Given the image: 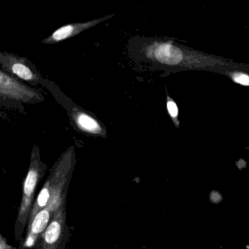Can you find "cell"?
I'll return each mask as SVG.
<instances>
[{
  "label": "cell",
  "instance_id": "5",
  "mask_svg": "<svg viewBox=\"0 0 249 249\" xmlns=\"http://www.w3.org/2000/svg\"><path fill=\"white\" fill-rule=\"evenodd\" d=\"M142 52L147 59L163 65H177L181 58V52L170 42H151L142 48Z\"/></svg>",
  "mask_w": 249,
  "mask_h": 249
},
{
  "label": "cell",
  "instance_id": "2",
  "mask_svg": "<svg viewBox=\"0 0 249 249\" xmlns=\"http://www.w3.org/2000/svg\"><path fill=\"white\" fill-rule=\"evenodd\" d=\"M73 166H70L64 172L47 206L40 211L31 222L29 223L24 247H31L34 246L40 234H43L47 228L55 213L65 204L66 193L65 192V187L68 183V178Z\"/></svg>",
  "mask_w": 249,
  "mask_h": 249
},
{
  "label": "cell",
  "instance_id": "9",
  "mask_svg": "<svg viewBox=\"0 0 249 249\" xmlns=\"http://www.w3.org/2000/svg\"><path fill=\"white\" fill-rule=\"evenodd\" d=\"M167 110L172 121L174 122L175 126L179 128L178 108L176 102L168 95L167 96Z\"/></svg>",
  "mask_w": 249,
  "mask_h": 249
},
{
  "label": "cell",
  "instance_id": "1",
  "mask_svg": "<svg viewBox=\"0 0 249 249\" xmlns=\"http://www.w3.org/2000/svg\"><path fill=\"white\" fill-rule=\"evenodd\" d=\"M46 166L42 162L39 148L35 145L32 152L31 161L28 173L24 180L22 199L18 210V217L15 224V234L17 240H19L23 231L30 218V213L33 207L36 188L40 178L43 176Z\"/></svg>",
  "mask_w": 249,
  "mask_h": 249
},
{
  "label": "cell",
  "instance_id": "3",
  "mask_svg": "<svg viewBox=\"0 0 249 249\" xmlns=\"http://www.w3.org/2000/svg\"><path fill=\"white\" fill-rule=\"evenodd\" d=\"M0 96L2 100H16L24 103H37L44 100L41 93L2 69L0 71Z\"/></svg>",
  "mask_w": 249,
  "mask_h": 249
},
{
  "label": "cell",
  "instance_id": "11",
  "mask_svg": "<svg viewBox=\"0 0 249 249\" xmlns=\"http://www.w3.org/2000/svg\"><path fill=\"white\" fill-rule=\"evenodd\" d=\"M0 249H17L16 248L9 246L7 243V240L1 235V240H0Z\"/></svg>",
  "mask_w": 249,
  "mask_h": 249
},
{
  "label": "cell",
  "instance_id": "10",
  "mask_svg": "<svg viewBox=\"0 0 249 249\" xmlns=\"http://www.w3.org/2000/svg\"><path fill=\"white\" fill-rule=\"evenodd\" d=\"M230 78L236 84L243 86H249V75L243 72H232L230 74Z\"/></svg>",
  "mask_w": 249,
  "mask_h": 249
},
{
  "label": "cell",
  "instance_id": "6",
  "mask_svg": "<svg viewBox=\"0 0 249 249\" xmlns=\"http://www.w3.org/2000/svg\"><path fill=\"white\" fill-rule=\"evenodd\" d=\"M66 212L64 204L53 215L47 228L42 234V249H59L65 234Z\"/></svg>",
  "mask_w": 249,
  "mask_h": 249
},
{
  "label": "cell",
  "instance_id": "4",
  "mask_svg": "<svg viewBox=\"0 0 249 249\" xmlns=\"http://www.w3.org/2000/svg\"><path fill=\"white\" fill-rule=\"evenodd\" d=\"M0 64L1 69L22 81L30 83L40 81V75L33 69V65L27 58L2 52L0 53Z\"/></svg>",
  "mask_w": 249,
  "mask_h": 249
},
{
  "label": "cell",
  "instance_id": "7",
  "mask_svg": "<svg viewBox=\"0 0 249 249\" xmlns=\"http://www.w3.org/2000/svg\"><path fill=\"white\" fill-rule=\"evenodd\" d=\"M70 118L72 124L83 133L103 138L107 136L104 125L89 112L79 107L76 106L72 109Z\"/></svg>",
  "mask_w": 249,
  "mask_h": 249
},
{
  "label": "cell",
  "instance_id": "8",
  "mask_svg": "<svg viewBox=\"0 0 249 249\" xmlns=\"http://www.w3.org/2000/svg\"><path fill=\"white\" fill-rule=\"evenodd\" d=\"M114 15L107 16L103 18H97V19L91 20V21H87V22L82 23H73V24H66L60 28L57 29L56 31L53 32L49 37L42 41V43L44 44H55V43H59L67 39L71 38L78 36L82 32L86 31L94 26L98 25L100 23L106 20L110 19L113 18Z\"/></svg>",
  "mask_w": 249,
  "mask_h": 249
}]
</instances>
